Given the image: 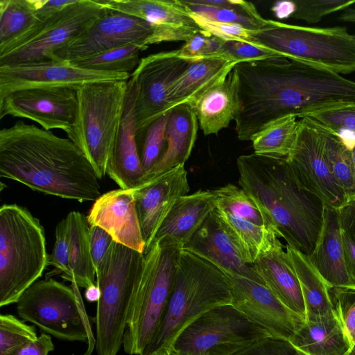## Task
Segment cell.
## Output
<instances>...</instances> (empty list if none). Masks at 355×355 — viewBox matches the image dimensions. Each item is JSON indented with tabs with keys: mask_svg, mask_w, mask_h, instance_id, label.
Wrapping results in <instances>:
<instances>
[{
	"mask_svg": "<svg viewBox=\"0 0 355 355\" xmlns=\"http://www.w3.org/2000/svg\"><path fill=\"white\" fill-rule=\"evenodd\" d=\"M168 355H178V354L173 353V352H168Z\"/></svg>",
	"mask_w": 355,
	"mask_h": 355,
	"instance_id": "cell-60",
	"label": "cell"
},
{
	"mask_svg": "<svg viewBox=\"0 0 355 355\" xmlns=\"http://www.w3.org/2000/svg\"><path fill=\"white\" fill-rule=\"evenodd\" d=\"M198 126L196 114L190 105L182 104L171 108L168 114L164 153L157 163L144 175L139 184L184 165L196 141Z\"/></svg>",
	"mask_w": 355,
	"mask_h": 355,
	"instance_id": "cell-25",
	"label": "cell"
},
{
	"mask_svg": "<svg viewBox=\"0 0 355 355\" xmlns=\"http://www.w3.org/2000/svg\"><path fill=\"white\" fill-rule=\"evenodd\" d=\"M89 234L92 259L95 270H96L114 240L106 231L96 225H89Z\"/></svg>",
	"mask_w": 355,
	"mask_h": 355,
	"instance_id": "cell-49",
	"label": "cell"
},
{
	"mask_svg": "<svg viewBox=\"0 0 355 355\" xmlns=\"http://www.w3.org/2000/svg\"><path fill=\"white\" fill-rule=\"evenodd\" d=\"M291 17L315 24L324 17L343 11L355 4V0H296Z\"/></svg>",
	"mask_w": 355,
	"mask_h": 355,
	"instance_id": "cell-43",
	"label": "cell"
},
{
	"mask_svg": "<svg viewBox=\"0 0 355 355\" xmlns=\"http://www.w3.org/2000/svg\"><path fill=\"white\" fill-rule=\"evenodd\" d=\"M309 259L330 288H352L355 284L345 263L338 209L325 205L320 234Z\"/></svg>",
	"mask_w": 355,
	"mask_h": 355,
	"instance_id": "cell-24",
	"label": "cell"
},
{
	"mask_svg": "<svg viewBox=\"0 0 355 355\" xmlns=\"http://www.w3.org/2000/svg\"><path fill=\"white\" fill-rule=\"evenodd\" d=\"M211 35L202 30L196 33L178 49L180 58L188 61L201 59L207 41Z\"/></svg>",
	"mask_w": 355,
	"mask_h": 355,
	"instance_id": "cell-51",
	"label": "cell"
},
{
	"mask_svg": "<svg viewBox=\"0 0 355 355\" xmlns=\"http://www.w3.org/2000/svg\"><path fill=\"white\" fill-rule=\"evenodd\" d=\"M189 10L208 19L239 24L248 29L259 31L266 26L268 19H263L250 2L240 0L234 7H211L181 0Z\"/></svg>",
	"mask_w": 355,
	"mask_h": 355,
	"instance_id": "cell-37",
	"label": "cell"
},
{
	"mask_svg": "<svg viewBox=\"0 0 355 355\" xmlns=\"http://www.w3.org/2000/svg\"><path fill=\"white\" fill-rule=\"evenodd\" d=\"M65 220L69 241V273L63 279L86 289L96 284L90 251L89 225L87 216L77 211L69 212Z\"/></svg>",
	"mask_w": 355,
	"mask_h": 355,
	"instance_id": "cell-33",
	"label": "cell"
},
{
	"mask_svg": "<svg viewBox=\"0 0 355 355\" xmlns=\"http://www.w3.org/2000/svg\"><path fill=\"white\" fill-rule=\"evenodd\" d=\"M144 259V253L114 241L96 270L100 291L94 319L98 355H117L123 346L130 300Z\"/></svg>",
	"mask_w": 355,
	"mask_h": 355,
	"instance_id": "cell-9",
	"label": "cell"
},
{
	"mask_svg": "<svg viewBox=\"0 0 355 355\" xmlns=\"http://www.w3.org/2000/svg\"><path fill=\"white\" fill-rule=\"evenodd\" d=\"M251 42L283 57L338 74L355 72V36L345 27H311L268 19Z\"/></svg>",
	"mask_w": 355,
	"mask_h": 355,
	"instance_id": "cell-8",
	"label": "cell"
},
{
	"mask_svg": "<svg viewBox=\"0 0 355 355\" xmlns=\"http://www.w3.org/2000/svg\"><path fill=\"white\" fill-rule=\"evenodd\" d=\"M54 348L50 335L42 333L35 340L23 344L6 355H49Z\"/></svg>",
	"mask_w": 355,
	"mask_h": 355,
	"instance_id": "cell-50",
	"label": "cell"
},
{
	"mask_svg": "<svg viewBox=\"0 0 355 355\" xmlns=\"http://www.w3.org/2000/svg\"><path fill=\"white\" fill-rule=\"evenodd\" d=\"M99 0H78L51 20L33 38L0 56V66L55 61V52L103 15Z\"/></svg>",
	"mask_w": 355,
	"mask_h": 355,
	"instance_id": "cell-13",
	"label": "cell"
},
{
	"mask_svg": "<svg viewBox=\"0 0 355 355\" xmlns=\"http://www.w3.org/2000/svg\"><path fill=\"white\" fill-rule=\"evenodd\" d=\"M78 108L73 87H33L0 97V119L6 116L24 118L46 130L60 129L67 134L74 123Z\"/></svg>",
	"mask_w": 355,
	"mask_h": 355,
	"instance_id": "cell-15",
	"label": "cell"
},
{
	"mask_svg": "<svg viewBox=\"0 0 355 355\" xmlns=\"http://www.w3.org/2000/svg\"><path fill=\"white\" fill-rule=\"evenodd\" d=\"M235 355H303L289 340L268 336L252 343Z\"/></svg>",
	"mask_w": 355,
	"mask_h": 355,
	"instance_id": "cell-48",
	"label": "cell"
},
{
	"mask_svg": "<svg viewBox=\"0 0 355 355\" xmlns=\"http://www.w3.org/2000/svg\"><path fill=\"white\" fill-rule=\"evenodd\" d=\"M231 304V292L223 273L183 248L164 317L143 355L168 353L180 334L196 320L214 308Z\"/></svg>",
	"mask_w": 355,
	"mask_h": 355,
	"instance_id": "cell-4",
	"label": "cell"
},
{
	"mask_svg": "<svg viewBox=\"0 0 355 355\" xmlns=\"http://www.w3.org/2000/svg\"><path fill=\"white\" fill-rule=\"evenodd\" d=\"M142 51L144 50L137 45H125L72 64L93 71L130 73L138 66L141 60L139 54Z\"/></svg>",
	"mask_w": 355,
	"mask_h": 355,
	"instance_id": "cell-39",
	"label": "cell"
},
{
	"mask_svg": "<svg viewBox=\"0 0 355 355\" xmlns=\"http://www.w3.org/2000/svg\"><path fill=\"white\" fill-rule=\"evenodd\" d=\"M43 1L0 0V56L28 42L53 19L37 17Z\"/></svg>",
	"mask_w": 355,
	"mask_h": 355,
	"instance_id": "cell-30",
	"label": "cell"
},
{
	"mask_svg": "<svg viewBox=\"0 0 355 355\" xmlns=\"http://www.w3.org/2000/svg\"><path fill=\"white\" fill-rule=\"evenodd\" d=\"M87 219L89 225L106 231L114 241L144 253L146 243L132 189L119 188L101 194L92 205Z\"/></svg>",
	"mask_w": 355,
	"mask_h": 355,
	"instance_id": "cell-21",
	"label": "cell"
},
{
	"mask_svg": "<svg viewBox=\"0 0 355 355\" xmlns=\"http://www.w3.org/2000/svg\"><path fill=\"white\" fill-rule=\"evenodd\" d=\"M135 96L136 84L130 77L128 80L119 130L107 167V175L122 189L135 188L145 174L136 140Z\"/></svg>",
	"mask_w": 355,
	"mask_h": 355,
	"instance_id": "cell-22",
	"label": "cell"
},
{
	"mask_svg": "<svg viewBox=\"0 0 355 355\" xmlns=\"http://www.w3.org/2000/svg\"><path fill=\"white\" fill-rule=\"evenodd\" d=\"M290 341L303 355H348L351 350L336 315L305 319Z\"/></svg>",
	"mask_w": 355,
	"mask_h": 355,
	"instance_id": "cell-31",
	"label": "cell"
},
{
	"mask_svg": "<svg viewBox=\"0 0 355 355\" xmlns=\"http://www.w3.org/2000/svg\"><path fill=\"white\" fill-rule=\"evenodd\" d=\"M0 177L80 202L101 195L92 166L71 139L22 121L0 130Z\"/></svg>",
	"mask_w": 355,
	"mask_h": 355,
	"instance_id": "cell-2",
	"label": "cell"
},
{
	"mask_svg": "<svg viewBox=\"0 0 355 355\" xmlns=\"http://www.w3.org/2000/svg\"><path fill=\"white\" fill-rule=\"evenodd\" d=\"M48 265L53 266L55 269L46 274V279L57 275L64 278L69 273V241L65 218L56 225L55 241L49 256Z\"/></svg>",
	"mask_w": 355,
	"mask_h": 355,
	"instance_id": "cell-47",
	"label": "cell"
},
{
	"mask_svg": "<svg viewBox=\"0 0 355 355\" xmlns=\"http://www.w3.org/2000/svg\"><path fill=\"white\" fill-rule=\"evenodd\" d=\"M132 190L146 243V253L177 200L188 194L190 189L187 172L184 165H180Z\"/></svg>",
	"mask_w": 355,
	"mask_h": 355,
	"instance_id": "cell-19",
	"label": "cell"
},
{
	"mask_svg": "<svg viewBox=\"0 0 355 355\" xmlns=\"http://www.w3.org/2000/svg\"><path fill=\"white\" fill-rule=\"evenodd\" d=\"M212 213L243 260L249 264H253L279 238L272 230L235 217L217 207Z\"/></svg>",
	"mask_w": 355,
	"mask_h": 355,
	"instance_id": "cell-34",
	"label": "cell"
},
{
	"mask_svg": "<svg viewBox=\"0 0 355 355\" xmlns=\"http://www.w3.org/2000/svg\"><path fill=\"white\" fill-rule=\"evenodd\" d=\"M315 125L320 134L325 159L334 177L343 190L347 201L355 198V167L349 148L339 134Z\"/></svg>",
	"mask_w": 355,
	"mask_h": 355,
	"instance_id": "cell-35",
	"label": "cell"
},
{
	"mask_svg": "<svg viewBox=\"0 0 355 355\" xmlns=\"http://www.w3.org/2000/svg\"><path fill=\"white\" fill-rule=\"evenodd\" d=\"M85 297L90 302H98L100 297V291L96 284L85 289Z\"/></svg>",
	"mask_w": 355,
	"mask_h": 355,
	"instance_id": "cell-56",
	"label": "cell"
},
{
	"mask_svg": "<svg viewBox=\"0 0 355 355\" xmlns=\"http://www.w3.org/2000/svg\"><path fill=\"white\" fill-rule=\"evenodd\" d=\"M105 6L147 21L153 30L150 45L187 42L201 29L181 0H99Z\"/></svg>",
	"mask_w": 355,
	"mask_h": 355,
	"instance_id": "cell-20",
	"label": "cell"
},
{
	"mask_svg": "<svg viewBox=\"0 0 355 355\" xmlns=\"http://www.w3.org/2000/svg\"><path fill=\"white\" fill-rule=\"evenodd\" d=\"M349 148L350 150L352 157V160H353V163H354V167H355V141H354L349 146Z\"/></svg>",
	"mask_w": 355,
	"mask_h": 355,
	"instance_id": "cell-58",
	"label": "cell"
},
{
	"mask_svg": "<svg viewBox=\"0 0 355 355\" xmlns=\"http://www.w3.org/2000/svg\"><path fill=\"white\" fill-rule=\"evenodd\" d=\"M37 337L33 326L11 314L0 315V355H6Z\"/></svg>",
	"mask_w": 355,
	"mask_h": 355,
	"instance_id": "cell-42",
	"label": "cell"
},
{
	"mask_svg": "<svg viewBox=\"0 0 355 355\" xmlns=\"http://www.w3.org/2000/svg\"><path fill=\"white\" fill-rule=\"evenodd\" d=\"M286 252L300 284L306 307L305 319L336 315L330 287L309 257L288 245L286 246Z\"/></svg>",
	"mask_w": 355,
	"mask_h": 355,
	"instance_id": "cell-32",
	"label": "cell"
},
{
	"mask_svg": "<svg viewBox=\"0 0 355 355\" xmlns=\"http://www.w3.org/2000/svg\"><path fill=\"white\" fill-rule=\"evenodd\" d=\"M278 239L253 263L265 286L289 309L306 318V307L297 275Z\"/></svg>",
	"mask_w": 355,
	"mask_h": 355,
	"instance_id": "cell-26",
	"label": "cell"
},
{
	"mask_svg": "<svg viewBox=\"0 0 355 355\" xmlns=\"http://www.w3.org/2000/svg\"><path fill=\"white\" fill-rule=\"evenodd\" d=\"M168 114V112L136 134L138 153L145 173L157 163L164 153Z\"/></svg>",
	"mask_w": 355,
	"mask_h": 355,
	"instance_id": "cell-40",
	"label": "cell"
},
{
	"mask_svg": "<svg viewBox=\"0 0 355 355\" xmlns=\"http://www.w3.org/2000/svg\"><path fill=\"white\" fill-rule=\"evenodd\" d=\"M182 249L167 239H161L144 253L123 335L126 354L143 355L156 334L173 288Z\"/></svg>",
	"mask_w": 355,
	"mask_h": 355,
	"instance_id": "cell-5",
	"label": "cell"
},
{
	"mask_svg": "<svg viewBox=\"0 0 355 355\" xmlns=\"http://www.w3.org/2000/svg\"><path fill=\"white\" fill-rule=\"evenodd\" d=\"M239 110L236 120L254 136L278 119L324 107L355 103V81L324 69L277 56L235 66Z\"/></svg>",
	"mask_w": 355,
	"mask_h": 355,
	"instance_id": "cell-1",
	"label": "cell"
},
{
	"mask_svg": "<svg viewBox=\"0 0 355 355\" xmlns=\"http://www.w3.org/2000/svg\"><path fill=\"white\" fill-rule=\"evenodd\" d=\"M71 287L52 278L32 284L16 303L18 315L42 331L65 341L87 343L84 355L92 352L94 338L78 286Z\"/></svg>",
	"mask_w": 355,
	"mask_h": 355,
	"instance_id": "cell-10",
	"label": "cell"
},
{
	"mask_svg": "<svg viewBox=\"0 0 355 355\" xmlns=\"http://www.w3.org/2000/svg\"><path fill=\"white\" fill-rule=\"evenodd\" d=\"M273 336L232 304L205 313L177 338L169 352L178 355H235L256 341Z\"/></svg>",
	"mask_w": 355,
	"mask_h": 355,
	"instance_id": "cell-11",
	"label": "cell"
},
{
	"mask_svg": "<svg viewBox=\"0 0 355 355\" xmlns=\"http://www.w3.org/2000/svg\"><path fill=\"white\" fill-rule=\"evenodd\" d=\"M130 76L89 70L61 61L4 65L0 66V97L27 87H77L92 82L128 80Z\"/></svg>",
	"mask_w": 355,
	"mask_h": 355,
	"instance_id": "cell-18",
	"label": "cell"
},
{
	"mask_svg": "<svg viewBox=\"0 0 355 355\" xmlns=\"http://www.w3.org/2000/svg\"><path fill=\"white\" fill-rule=\"evenodd\" d=\"M354 36H355V35H354Z\"/></svg>",
	"mask_w": 355,
	"mask_h": 355,
	"instance_id": "cell-62",
	"label": "cell"
},
{
	"mask_svg": "<svg viewBox=\"0 0 355 355\" xmlns=\"http://www.w3.org/2000/svg\"><path fill=\"white\" fill-rule=\"evenodd\" d=\"M236 64L222 56L191 61L170 88L168 96L170 110L179 105H189L197 100L231 71Z\"/></svg>",
	"mask_w": 355,
	"mask_h": 355,
	"instance_id": "cell-29",
	"label": "cell"
},
{
	"mask_svg": "<svg viewBox=\"0 0 355 355\" xmlns=\"http://www.w3.org/2000/svg\"><path fill=\"white\" fill-rule=\"evenodd\" d=\"M45 232L25 207H0V306L16 304L48 266Z\"/></svg>",
	"mask_w": 355,
	"mask_h": 355,
	"instance_id": "cell-6",
	"label": "cell"
},
{
	"mask_svg": "<svg viewBox=\"0 0 355 355\" xmlns=\"http://www.w3.org/2000/svg\"><path fill=\"white\" fill-rule=\"evenodd\" d=\"M161 355H168V353L163 354H161Z\"/></svg>",
	"mask_w": 355,
	"mask_h": 355,
	"instance_id": "cell-61",
	"label": "cell"
},
{
	"mask_svg": "<svg viewBox=\"0 0 355 355\" xmlns=\"http://www.w3.org/2000/svg\"><path fill=\"white\" fill-rule=\"evenodd\" d=\"M215 207L212 190L199 189L180 197L159 227L153 243L167 239L184 248Z\"/></svg>",
	"mask_w": 355,
	"mask_h": 355,
	"instance_id": "cell-27",
	"label": "cell"
},
{
	"mask_svg": "<svg viewBox=\"0 0 355 355\" xmlns=\"http://www.w3.org/2000/svg\"><path fill=\"white\" fill-rule=\"evenodd\" d=\"M342 230L355 242V198L338 209Z\"/></svg>",
	"mask_w": 355,
	"mask_h": 355,
	"instance_id": "cell-53",
	"label": "cell"
},
{
	"mask_svg": "<svg viewBox=\"0 0 355 355\" xmlns=\"http://www.w3.org/2000/svg\"><path fill=\"white\" fill-rule=\"evenodd\" d=\"M152 35V28L145 20L107 8L106 12L81 34L59 49L55 59L75 64L114 48L130 44L146 50Z\"/></svg>",
	"mask_w": 355,
	"mask_h": 355,
	"instance_id": "cell-12",
	"label": "cell"
},
{
	"mask_svg": "<svg viewBox=\"0 0 355 355\" xmlns=\"http://www.w3.org/2000/svg\"><path fill=\"white\" fill-rule=\"evenodd\" d=\"M212 191L216 198V207L235 217L271 229L257 206L241 187L227 184Z\"/></svg>",
	"mask_w": 355,
	"mask_h": 355,
	"instance_id": "cell-38",
	"label": "cell"
},
{
	"mask_svg": "<svg viewBox=\"0 0 355 355\" xmlns=\"http://www.w3.org/2000/svg\"><path fill=\"white\" fill-rule=\"evenodd\" d=\"M232 295V305L273 336L291 340L305 320L286 307L266 286L221 271Z\"/></svg>",
	"mask_w": 355,
	"mask_h": 355,
	"instance_id": "cell-17",
	"label": "cell"
},
{
	"mask_svg": "<svg viewBox=\"0 0 355 355\" xmlns=\"http://www.w3.org/2000/svg\"><path fill=\"white\" fill-rule=\"evenodd\" d=\"M348 355H355V343L351 350L349 351Z\"/></svg>",
	"mask_w": 355,
	"mask_h": 355,
	"instance_id": "cell-59",
	"label": "cell"
},
{
	"mask_svg": "<svg viewBox=\"0 0 355 355\" xmlns=\"http://www.w3.org/2000/svg\"><path fill=\"white\" fill-rule=\"evenodd\" d=\"M297 141L286 158L299 184L318 197L325 205L340 209L346 202L345 193L325 159L317 125L299 118Z\"/></svg>",
	"mask_w": 355,
	"mask_h": 355,
	"instance_id": "cell-16",
	"label": "cell"
},
{
	"mask_svg": "<svg viewBox=\"0 0 355 355\" xmlns=\"http://www.w3.org/2000/svg\"><path fill=\"white\" fill-rule=\"evenodd\" d=\"M294 10L295 4L293 1H279L272 8V10L275 16L280 19L291 17Z\"/></svg>",
	"mask_w": 355,
	"mask_h": 355,
	"instance_id": "cell-55",
	"label": "cell"
},
{
	"mask_svg": "<svg viewBox=\"0 0 355 355\" xmlns=\"http://www.w3.org/2000/svg\"><path fill=\"white\" fill-rule=\"evenodd\" d=\"M208 261L220 271L265 284L253 264L246 263L211 212L184 248Z\"/></svg>",
	"mask_w": 355,
	"mask_h": 355,
	"instance_id": "cell-23",
	"label": "cell"
},
{
	"mask_svg": "<svg viewBox=\"0 0 355 355\" xmlns=\"http://www.w3.org/2000/svg\"><path fill=\"white\" fill-rule=\"evenodd\" d=\"M78 0H44L42 6L37 10L36 15L39 20L47 21Z\"/></svg>",
	"mask_w": 355,
	"mask_h": 355,
	"instance_id": "cell-52",
	"label": "cell"
},
{
	"mask_svg": "<svg viewBox=\"0 0 355 355\" xmlns=\"http://www.w3.org/2000/svg\"><path fill=\"white\" fill-rule=\"evenodd\" d=\"M336 315L349 340L351 349L355 343V288H330Z\"/></svg>",
	"mask_w": 355,
	"mask_h": 355,
	"instance_id": "cell-44",
	"label": "cell"
},
{
	"mask_svg": "<svg viewBox=\"0 0 355 355\" xmlns=\"http://www.w3.org/2000/svg\"><path fill=\"white\" fill-rule=\"evenodd\" d=\"M306 118L330 131H349L355 135V103H340L311 111Z\"/></svg>",
	"mask_w": 355,
	"mask_h": 355,
	"instance_id": "cell-41",
	"label": "cell"
},
{
	"mask_svg": "<svg viewBox=\"0 0 355 355\" xmlns=\"http://www.w3.org/2000/svg\"><path fill=\"white\" fill-rule=\"evenodd\" d=\"M190 62L181 58L178 50L150 54L140 60L130 76L136 84V134L170 110V88Z\"/></svg>",
	"mask_w": 355,
	"mask_h": 355,
	"instance_id": "cell-14",
	"label": "cell"
},
{
	"mask_svg": "<svg viewBox=\"0 0 355 355\" xmlns=\"http://www.w3.org/2000/svg\"><path fill=\"white\" fill-rule=\"evenodd\" d=\"M220 55L236 63L282 56L265 47L241 41H224Z\"/></svg>",
	"mask_w": 355,
	"mask_h": 355,
	"instance_id": "cell-45",
	"label": "cell"
},
{
	"mask_svg": "<svg viewBox=\"0 0 355 355\" xmlns=\"http://www.w3.org/2000/svg\"><path fill=\"white\" fill-rule=\"evenodd\" d=\"M128 80L92 82L76 87V116L67 135L84 153L99 180L107 175L113 153Z\"/></svg>",
	"mask_w": 355,
	"mask_h": 355,
	"instance_id": "cell-7",
	"label": "cell"
},
{
	"mask_svg": "<svg viewBox=\"0 0 355 355\" xmlns=\"http://www.w3.org/2000/svg\"><path fill=\"white\" fill-rule=\"evenodd\" d=\"M342 236L346 266L355 284V242L343 230Z\"/></svg>",
	"mask_w": 355,
	"mask_h": 355,
	"instance_id": "cell-54",
	"label": "cell"
},
{
	"mask_svg": "<svg viewBox=\"0 0 355 355\" xmlns=\"http://www.w3.org/2000/svg\"><path fill=\"white\" fill-rule=\"evenodd\" d=\"M191 15L200 28L223 41H241L251 42L250 36L254 31L239 24L221 23L212 21L190 11Z\"/></svg>",
	"mask_w": 355,
	"mask_h": 355,
	"instance_id": "cell-46",
	"label": "cell"
},
{
	"mask_svg": "<svg viewBox=\"0 0 355 355\" xmlns=\"http://www.w3.org/2000/svg\"><path fill=\"white\" fill-rule=\"evenodd\" d=\"M237 78L230 71L189 105L194 110L205 135H217L234 121L239 110Z\"/></svg>",
	"mask_w": 355,
	"mask_h": 355,
	"instance_id": "cell-28",
	"label": "cell"
},
{
	"mask_svg": "<svg viewBox=\"0 0 355 355\" xmlns=\"http://www.w3.org/2000/svg\"><path fill=\"white\" fill-rule=\"evenodd\" d=\"M338 19L343 22L355 24V8L349 7L343 10L339 15Z\"/></svg>",
	"mask_w": 355,
	"mask_h": 355,
	"instance_id": "cell-57",
	"label": "cell"
},
{
	"mask_svg": "<svg viewBox=\"0 0 355 355\" xmlns=\"http://www.w3.org/2000/svg\"><path fill=\"white\" fill-rule=\"evenodd\" d=\"M298 125V117L295 115H288L273 121L252 139L254 153L287 158L295 147Z\"/></svg>",
	"mask_w": 355,
	"mask_h": 355,
	"instance_id": "cell-36",
	"label": "cell"
},
{
	"mask_svg": "<svg viewBox=\"0 0 355 355\" xmlns=\"http://www.w3.org/2000/svg\"><path fill=\"white\" fill-rule=\"evenodd\" d=\"M239 184L287 245L310 256L323 223L324 203L296 180L286 158L243 155L236 159Z\"/></svg>",
	"mask_w": 355,
	"mask_h": 355,
	"instance_id": "cell-3",
	"label": "cell"
}]
</instances>
